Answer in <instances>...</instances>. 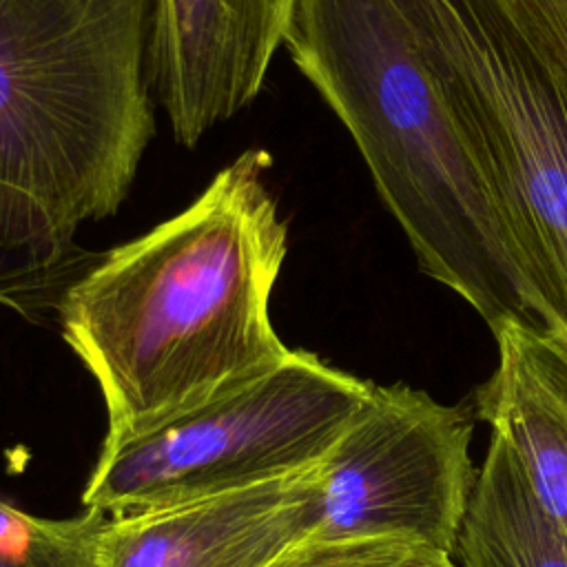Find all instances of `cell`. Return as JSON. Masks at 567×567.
<instances>
[{"label": "cell", "instance_id": "1", "mask_svg": "<svg viewBox=\"0 0 567 567\" xmlns=\"http://www.w3.org/2000/svg\"><path fill=\"white\" fill-rule=\"evenodd\" d=\"M270 157L241 153L182 213L95 257L58 299L62 337L97 381L109 430L153 421L281 361L270 321L288 226Z\"/></svg>", "mask_w": 567, "mask_h": 567}, {"label": "cell", "instance_id": "2", "mask_svg": "<svg viewBox=\"0 0 567 567\" xmlns=\"http://www.w3.org/2000/svg\"><path fill=\"white\" fill-rule=\"evenodd\" d=\"M284 47L352 135L419 268L492 332L512 323L567 348L399 0H297Z\"/></svg>", "mask_w": 567, "mask_h": 567}, {"label": "cell", "instance_id": "3", "mask_svg": "<svg viewBox=\"0 0 567 567\" xmlns=\"http://www.w3.org/2000/svg\"><path fill=\"white\" fill-rule=\"evenodd\" d=\"M155 0H0V257L73 279L155 135Z\"/></svg>", "mask_w": 567, "mask_h": 567}, {"label": "cell", "instance_id": "4", "mask_svg": "<svg viewBox=\"0 0 567 567\" xmlns=\"http://www.w3.org/2000/svg\"><path fill=\"white\" fill-rule=\"evenodd\" d=\"M372 388L310 352L290 350L179 410L109 430L84 507L140 514L310 472Z\"/></svg>", "mask_w": 567, "mask_h": 567}, {"label": "cell", "instance_id": "5", "mask_svg": "<svg viewBox=\"0 0 567 567\" xmlns=\"http://www.w3.org/2000/svg\"><path fill=\"white\" fill-rule=\"evenodd\" d=\"M567 332V80L507 0H399Z\"/></svg>", "mask_w": 567, "mask_h": 567}, {"label": "cell", "instance_id": "6", "mask_svg": "<svg viewBox=\"0 0 567 567\" xmlns=\"http://www.w3.org/2000/svg\"><path fill=\"white\" fill-rule=\"evenodd\" d=\"M472 430L463 405L405 383L374 385L312 467L310 540L408 538L452 554L476 481Z\"/></svg>", "mask_w": 567, "mask_h": 567}, {"label": "cell", "instance_id": "7", "mask_svg": "<svg viewBox=\"0 0 567 567\" xmlns=\"http://www.w3.org/2000/svg\"><path fill=\"white\" fill-rule=\"evenodd\" d=\"M297 0H155L151 80L173 135L195 146L264 86Z\"/></svg>", "mask_w": 567, "mask_h": 567}, {"label": "cell", "instance_id": "8", "mask_svg": "<svg viewBox=\"0 0 567 567\" xmlns=\"http://www.w3.org/2000/svg\"><path fill=\"white\" fill-rule=\"evenodd\" d=\"M317 527L312 470L164 509L109 516L102 567H275Z\"/></svg>", "mask_w": 567, "mask_h": 567}, {"label": "cell", "instance_id": "9", "mask_svg": "<svg viewBox=\"0 0 567 567\" xmlns=\"http://www.w3.org/2000/svg\"><path fill=\"white\" fill-rule=\"evenodd\" d=\"M498 361L474 392V414L518 458L538 501L567 529V348L503 326Z\"/></svg>", "mask_w": 567, "mask_h": 567}, {"label": "cell", "instance_id": "10", "mask_svg": "<svg viewBox=\"0 0 567 567\" xmlns=\"http://www.w3.org/2000/svg\"><path fill=\"white\" fill-rule=\"evenodd\" d=\"M456 549L463 567H567V529L545 509L514 452L494 434Z\"/></svg>", "mask_w": 567, "mask_h": 567}, {"label": "cell", "instance_id": "11", "mask_svg": "<svg viewBox=\"0 0 567 567\" xmlns=\"http://www.w3.org/2000/svg\"><path fill=\"white\" fill-rule=\"evenodd\" d=\"M106 520L95 509L44 518L0 498V567H102Z\"/></svg>", "mask_w": 567, "mask_h": 567}, {"label": "cell", "instance_id": "12", "mask_svg": "<svg viewBox=\"0 0 567 567\" xmlns=\"http://www.w3.org/2000/svg\"><path fill=\"white\" fill-rule=\"evenodd\" d=\"M275 567H458L452 554L408 538L308 540Z\"/></svg>", "mask_w": 567, "mask_h": 567}, {"label": "cell", "instance_id": "13", "mask_svg": "<svg viewBox=\"0 0 567 567\" xmlns=\"http://www.w3.org/2000/svg\"><path fill=\"white\" fill-rule=\"evenodd\" d=\"M532 42L567 80V0H507Z\"/></svg>", "mask_w": 567, "mask_h": 567}, {"label": "cell", "instance_id": "14", "mask_svg": "<svg viewBox=\"0 0 567 567\" xmlns=\"http://www.w3.org/2000/svg\"><path fill=\"white\" fill-rule=\"evenodd\" d=\"M69 281L71 279L66 277L31 270L0 257V303L20 312H29L53 301L58 303L60 292Z\"/></svg>", "mask_w": 567, "mask_h": 567}]
</instances>
